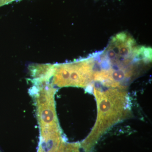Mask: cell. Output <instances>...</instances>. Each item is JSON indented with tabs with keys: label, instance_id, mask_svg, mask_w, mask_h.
Returning a JSON list of instances; mask_svg holds the SVG:
<instances>
[{
	"label": "cell",
	"instance_id": "cell-1",
	"mask_svg": "<svg viewBox=\"0 0 152 152\" xmlns=\"http://www.w3.org/2000/svg\"><path fill=\"white\" fill-rule=\"evenodd\" d=\"M97 117L92 130L83 142L85 152H90L106 132L132 115L126 89L94 85Z\"/></svg>",
	"mask_w": 152,
	"mask_h": 152
},
{
	"label": "cell",
	"instance_id": "cell-2",
	"mask_svg": "<svg viewBox=\"0 0 152 152\" xmlns=\"http://www.w3.org/2000/svg\"><path fill=\"white\" fill-rule=\"evenodd\" d=\"M95 63L93 55L72 62L55 64L51 83L59 88H86L94 82Z\"/></svg>",
	"mask_w": 152,
	"mask_h": 152
},
{
	"label": "cell",
	"instance_id": "cell-3",
	"mask_svg": "<svg viewBox=\"0 0 152 152\" xmlns=\"http://www.w3.org/2000/svg\"><path fill=\"white\" fill-rule=\"evenodd\" d=\"M18 1H20V0H0V7L12 3L13 2Z\"/></svg>",
	"mask_w": 152,
	"mask_h": 152
}]
</instances>
